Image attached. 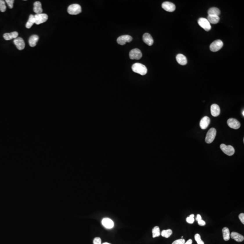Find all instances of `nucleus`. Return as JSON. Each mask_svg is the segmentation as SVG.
Returning <instances> with one entry per match:
<instances>
[{"label":"nucleus","mask_w":244,"mask_h":244,"mask_svg":"<svg viewBox=\"0 0 244 244\" xmlns=\"http://www.w3.org/2000/svg\"><path fill=\"white\" fill-rule=\"evenodd\" d=\"M176 61L179 64L185 65L187 64V59L186 57L182 54H178L176 57Z\"/></svg>","instance_id":"obj_18"},{"label":"nucleus","mask_w":244,"mask_h":244,"mask_svg":"<svg viewBox=\"0 0 244 244\" xmlns=\"http://www.w3.org/2000/svg\"><path fill=\"white\" fill-rule=\"evenodd\" d=\"M132 70L134 73L144 76L147 73V69L146 66L140 63H136L134 64L132 66Z\"/></svg>","instance_id":"obj_1"},{"label":"nucleus","mask_w":244,"mask_h":244,"mask_svg":"<svg viewBox=\"0 0 244 244\" xmlns=\"http://www.w3.org/2000/svg\"><path fill=\"white\" fill-rule=\"evenodd\" d=\"M102 244H111V243H108V242H105V243H103Z\"/></svg>","instance_id":"obj_38"},{"label":"nucleus","mask_w":244,"mask_h":244,"mask_svg":"<svg viewBox=\"0 0 244 244\" xmlns=\"http://www.w3.org/2000/svg\"><path fill=\"white\" fill-rule=\"evenodd\" d=\"M142 38H143V40L144 43L146 44L148 46H151L153 44L154 40H153V38L151 35L148 33L144 34Z\"/></svg>","instance_id":"obj_15"},{"label":"nucleus","mask_w":244,"mask_h":244,"mask_svg":"<svg viewBox=\"0 0 244 244\" xmlns=\"http://www.w3.org/2000/svg\"><path fill=\"white\" fill-rule=\"evenodd\" d=\"M162 7L165 10L168 12H172L176 10V6L174 3L169 1H165L162 4Z\"/></svg>","instance_id":"obj_11"},{"label":"nucleus","mask_w":244,"mask_h":244,"mask_svg":"<svg viewBox=\"0 0 244 244\" xmlns=\"http://www.w3.org/2000/svg\"><path fill=\"white\" fill-rule=\"evenodd\" d=\"M198 24L199 26L206 31H209L211 29L210 23L208 20L204 18H200L198 19Z\"/></svg>","instance_id":"obj_6"},{"label":"nucleus","mask_w":244,"mask_h":244,"mask_svg":"<svg viewBox=\"0 0 244 244\" xmlns=\"http://www.w3.org/2000/svg\"><path fill=\"white\" fill-rule=\"evenodd\" d=\"M220 148L225 154L229 156H232L235 153V149L231 145L227 146L225 144H222L220 145Z\"/></svg>","instance_id":"obj_4"},{"label":"nucleus","mask_w":244,"mask_h":244,"mask_svg":"<svg viewBox=\"0 0 244 244\" xmlns=\"http://www.w3.org/2000/svg\"><path fill=\"white\" fill-rule=\"evenodd\" d=\"M230 237L238 242H242L244 240V236L236 232H232L230 234Z\"/></svg>","instance_id":"obj_16"},{"label":"nucleus","mask_w":244,"mask_h":244,"mask_svg":"<svg viewBox=\"0 0 244 244\" xmlns=\"http://www.w3.org/2000/svg\"><path fill=\"white\" fill-rule=\"evenodd\" d=\"M223 237L225 241H228L230 239V232L229 229L227 227H224L222 230Z\"/></svg>","instance_id":"obj_22"},{"label":"nucleus","mask_w":244,"mask_h":244,"mask_svg":"<svg viewBox=\"0 0 244 244\" xmlns=\"http://www.w3.org/2000/svg\"><path fill=\"white\" fill-rule=\"evenodd\" d=\"M239 218L241 223L244 224V214L243 213L240 214L239 215Z\"/></svg>","instance_id":"obj_34"},{"label":"nucleus","mask_w":244,"mask_h":244,"mask_svg":"<svg viewBox=\"0 0 244 244\" xmlns=\"http://www.w3.org/2000/svg\"><path fill=\"white\" fill-rule=\"evenodd\" d=\"M133 40V38L129 35H124L118 38L117 42L120 45H124L127 43H130Z\"/></svg>","instance_id":"obj_9"},{"label":"nucleus","mask_w":244,"mask_h":244,"mask_svg":"<svg viewBox=\"0 0 244 244\" xmlns=\"http://www.w3.org/2000/svg\"><path fill=\"white\" fill-rule=\"evenodd\" d=\"M242 115H243V116L244 117V110H243V111H242Z\"/></svg>","instance_id":"obj_39"},{"label":"nucleus","mask_w":244,"mask_h":244,"mask_svg":"<svg viewBox=\"0 0 244 244\" xmlns=\"http://www.w3.org/2000/svg\"><path fill=\"white\" fill-rule=\"evenodd\" d=\"M181 238H183V236H182V237H181Z\"/></svg>","instance_id":"obj_40"},{"label":"nucleus","mask_w":244,"mask_h":244,"mask_svg":"<svg viewBox=\"0 0 244 244\" xmlns=\"http://www.w3.org/2000/svg\"><path fill=\"white\" fill-rule=\"evenodd\" d=\"M35 15H30L29 17V20L26 24V27L27 29H30L34 24H35Z\"/></svg>","instance_id":"obj_25"},{"label":"nucleus","mask_w":244,"mask_h":244,"mask_svg":"<svg viewBox=\"0 0 244 244\" xmlns=\"http://www.w3.org/2000/svg\"><path fill=\"white\" fill-rule=\"evenodd\" d=\"M93 244H102L101 238L100 237H95L93 240Z\"/></svg>","instance_id":"obj_33"},{"label":"nucleus","mask_w":244,"mask_h":244,"mask_svg":"<svg viewBox=\"0 0 244 244\" xmlns=\"http://www.w3.org/2000/svg\"><path fill=\"white\" fill-rule=\"evenodd\" d=\"M173 232L171 229L163 230L161 232V235L163 237L165 238H169L172 234Z\"/></svg>","instance_id":"obj_27"},{"label":"nucleus","mask_w":244,"mask_h":244,"mask_svg":"<svg viewBox=\"0 0 244 244\" xmlns=\"http://www.w3.org/2000/svg\"><path fill=\"white\" fill-rule=\"evenodd\" d=\"M192 240L191 239H189L188 241H187V242H185V244H192Z\"/></svg>","instance_id":"obj_37"},{"label":"nucleus","mask_w":244,"mask_h":244,"mask_svg":"<svg viewBox=\"0 0 244 244\" xmlns=\"http://www.w3.org/2000/svg\"><path fill=\"white\" fill-rule=\"evenodd\" d=\"M14 43L19 50H23L25 48V43L22 38L17 37L14 40Z\"/></svg>","instance_id":"obj_12"},{"label":"nucleus","mask_w":244,"mask_h":244,"mask_svg":"<svg viewBox=\"0 0 244 244\" xmlns=\"http://www.w3.org/2000/svg\"><path fill=\"white\" fill-rule=\"evenodd\" d=\"M198 225L200 226H204L206 225L205 222L202 219L198 221Z\"/></svg>","instance_id":"obj_35"},{"label":"nucleus","mask_w":244,"mask_h":244,"mask_svg":"<svg viewBox=\"0 0 244 244\" xmlns=\"http://www.w3.org/2000/svg\"><path fill=\"white\" fill-rule=\"evenodd\" d=\"M6 6L5 2L3 0H0V11L4 12L6 10Z\"/></svg>","instance_id":"obj_28"},{"label":"nucleus","mask_w":244,"mask_h":244,"mask_svg":"<svg viewBox=\"0 0 244 244\" xmlns=\"http://www.w3.org/2000/svg\"><path fill=\"white\" fill-rule=\"evenodd\" d=\"M142 56L141 51L138 48L132 49L129 53V57L131 59L139 60L142 58Z\"/></svg>","instance_id":"obj_7"},{"label":"nucleus","mask_w":244,"mask_h":244,"mask_svg":"<svg viewBox=\"0 0 244 244\" xmlns=\"http://www.w3.org/2000/svg\"><path fill=\"white\" fill-rule=\"evenodd\" d=\"M39 39V37L37 35H33L30 37L29 40V44L31 47L36 46Z\"/></svg>","instance_id":"obj_21"},{"label":"nucleus","mask_w":244,"mask_h":244,"mask_svg":"<svg viewBox=\"0 0 244 244\" xmlns=\"http://www.w3.org/2000/svg\"><path fill=\"white\" fill-rule=\"evenodd\" d=\"M6 2L7 3L10 8L12 9L13 8V4L14 2V0H6Z\"/></svg>","instance_id":"obj_32"},{"label":"nucleus","mask_w":244,"mask_h":244,"mask_svg":"<svg viewBox=\"0 0 244 244\" xmlns=\"http://www.w3.org/2000/svg\"><path fill=\"white\" fill-rule=\"evenodd\" d=\"M18 33L17 31L11 32L10 33H6L3 35V38L6 40H10L12 39L17 38Z\"/></svg>","instance_id":"obj_19"},{"label":"nucleus","mask_w":244,"mask_h":244,"mask_svg":"<svg viewBox=\"0 0 244 244\" xmlns=\"http://www.w3.org/2000/svg\"><path fill=\"white\" fill-rule=\"evenodd\" d=\"M227 124L230 128L234 129H239L241 127V124L239 121L233 118H230L228 120Z\"/></svg>","instance_id":"obj_10"},{"label":"nucleus","mask_w":244,"mask_h":244,"mask_svg":"<svg viewBox=\"0 0 244 244\" xmlns=\"http://www.w3.org/2000/svg\"><path fill=\"white\" fill-rule=\"evenodd\" d=\"M194 238L198 244H204V242L202 240L201 236L199 234H195L194 236Z\"/></svg>","instance_id":"obj_29"},{"label":"nucleus","mask_w":244,"mask_h":244,"mask_svg":"<svg viewBox=\"0 0 244 244\" xmlns=\"http://www.w3.org/2000/svg\"><path fill=\"white\" fill-rule=\"evenodd\" d=\"M208 15H216L219 16L221 14V11L218 8L212 7L208 10L207 12Z\"/></svg>","instance_id":"obj_23"},{"label":"nucleus","mask_w":244,"mask_h":244,"mask_svg":"<svg viewBox=\"0 0 244 244\" xmlns=\"http://www.w3.org/2000/svg\"><path fill=\"white\" fill-rule=\"evenodd\" d=\"M216 131L214 128H211L208 130L206 136L205 142L207 143L210 144L214 141L216 136Z\"/></svg>","instance_id":"obj_3"},{"label":"nucleus","mask_w":244,"mask_h":244,"mask_svg":"<svg viewBox=\"0 0 244 244\" xmlns=\"http://www.w3.org/2000/svg\"><path fill=\"white\" fill-rule=\"evenodd\" d=\"M34 11L36 14H41L43 12L42 8V4L39 1H36L34 4Z\"/></svg>","instance_id":"obj_20"},{"label":"nucleus","mask_w":244,"mask_h":244,"mask_svg":"<svg viewBox=\"0 0 244 244\" xmlns=\"http://www.w3.org/2000/svg\"><path fill=\"white\" fill-rule=\"evenodd\" d=\"M207 19L210 23L216 24L219 21L220 18L216 15H208Z\"/></svg>","instance_id":"obj_24"},{"label":"nucleus","mask_w":244,"mask_h":244,"mask_svg":"<svg viewBox=\"0 0 244 244\" xmlns=\"http://www.w3.org/2000/svg\"><path fill=\"white\" fill-rule=\"evenodd\" d=\"M194 215L193 214L190 215L189 217L187 218H186V222L189 224H193L194 223L195 220H194Z\"/></svg>","instance_id":"obj_30"},{"label":"nucleus","mask_w":244,"mask_h":244,"mask_svg":"<svg viewBox=\"0 0 244 244\" xmlns=\"http://www.w3.org/2000/svg\"><path fill=\"white\" fill-rule=\"evenodd\" d=\"M201 219V216L200 215V214H197V216H196V221H198H198H199V220H200Z\"/></svg>","instance_id":"obj_36"},{"label":"nucleus","mask_w":244,"mask_h":244,"mask_svg":"<svg viewBox=\"0 0 244 244\" xmlns=\"http://www.w3.org/2000/svg\"><path fill=\"white\" fill-rule=\"evenodd\" d=\"M35 20L36 25H40L41 24L47 21L48 19V15L46 14H38L35 15Z\"/></svg>","instance_id":"obj_8"},{"label":"nucleus","mask_w":244,"mask_h":244,"mask_svg":"<svg viewBox=\"0 0 244 244\" xmlns=\"http://www.w3.org/2000/svg\"><path fill=\"white\" fill-rule=\"evenodd\" d=\"M211 113L214 117H217L219 115L220 113V109L218 104H212L211 107Z\"/></svg>","instance_id":"obj_17"},{"label":"nucleus","mask_w":244,"mask_h":244,"mask_svg":"<svg viewBox=\"0 0 244 244\" xmlns=\"http://www.w3.org/2000/svg\"><path fill=\"white\" fill-rule=\"evenodd\" d=\"M68 12L69 14L76 15L82 12V7L77 4L71 5L68 8Z\"/></svg>","instance_id":"obj_2"},{"label":"nucleus","mask_w":244,"mask_h":244,"mask_svg":"<svg viewBox=\"0 0 244 244\" xmlns=\"http://www.w3.org/2000/svg\"><path fill=\"white\" fill-rule=\"evenodd\" d=\"M210 123V119L207 116L203 118L200 121V127L202 129H205L208 127Z\"/></svg>","instance_id":"obj_14"},{"label":"nucleus","mask_w":244,"mask_h":244,"mask_svg":"<svg viewBox=\"0 0 244 244\" xmlns=\"http://www.w3.org/2000/svg\"><path fill=\"white\" fill-rule=\"evenodd\" d=\"M152 237L153 238H156V237H158L160 236V230L159 227L158 226H156L154 227L153 228L152 230Z\"/></svg>","instance_id":"obj_26"},{"label":"nucleus","mask_w":244,"mask_h":244,"mask_svg":"<svg viewBox=\"0 0 244 244\" xmlns=\"http://www.w3.org/2000/svg\"><path fill=\"white\" fill-rule=\"evenodd\" d=\"M185 239L181 238V239L176 240L175 241L173 242L172 244H185Z\"/></svg>","instance_id":"obj_31"},{"label":"nucleus","mask_w":244,"mask_h":244,"mask_svg":"<svg viewBox=\"0 0 244 244\" xmlns=\"http://www.w3.org/2000/svg\"><path fill=\"white\" fill-rule=\"evenodd\" d=\"M223 41L218 39V40L214 41L210 45V49L212 52H216L220 50L223 48Z\"/></svg>","instance_id":"obj_5"},{"label":"nucleus","mask_w":244,"mask_h":244,"mask_svg":"<svg viewBox=\"0 0 244 244\" xmlns=\"http://www.w3.org/2000/svg\"><path fill=\"white\" fill-rule=\"evenodd\" d=\"M103 226L107 229H111L114 227V223L113 221L109 218H104L102 220Z\"/></svg>","instance_id":"obj_13"}]
</instances>
